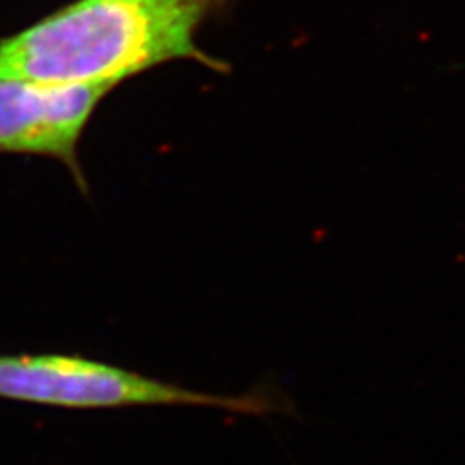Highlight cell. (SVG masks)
Returning <instances> with one entry per match:
<instances>
[{
	"mask_svg": "<svg viewBox=\"0 0 465 465\" xmlns=\"http://www.w3.org/2000/svg\"><path fill=\"white\" fill-rule=\"evenodd\" d=\"M113 87L0 80V153L54 157L82 183L78 145L99 101Z\"/></svg>",
	"mask_w": 465,
	"mask_h": 465,
	"instance_id": "cell-3",
	"label": "cell"
},
{
	"mask_svg": "<svg viewBox=\"0 0 465 465\" xmlns=\"http://www.w3.org/2000/svg\"><path fill=\"white\" fill-rule=\"evenodd\" d=\"M0 398L64 410L193 405L231 413H291V401L275 390L242 396L203 394L179 384L80 355H0Z\"/></svg>",
	"mask_w": 465,
	"mask_h": 465,
	"instance_id": "cell-2",
	"label": "cell"
},
{
	"mask_svg": "<svg viewBox=\"0 0 465 465\" xmlns=\"http://www.w3.org/2000/svg\"><path fill=\"white\" fill-rule=\"evenodd\" d=\"M225 0H74L0 39V80L45 85L113 84L193 58L213 70L196 32Z\"/></svg>",
	"mask_w": 465,
	"mask_h": 465,
	"instance_id": "cell-1",
	"label": "cell"
}]
</instances>
